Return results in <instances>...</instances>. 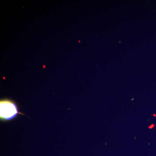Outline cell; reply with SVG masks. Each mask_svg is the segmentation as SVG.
Wrapping results in <instances>:
<instances>
[{
	"label": "cell",
	"instance_id": "6da1fadb",
	"mask_svg": "<svg viewBox=\"0 0 156 156\" xmlns=\"http://www.w3.org/2000/svg\"><path fill=\"white\" fill-rule=\"evenodd\" d=\"M17 105L12 101L4 99L0 102V118L2 121H9L15 118L18 114Z\"/></svg>",
	"mask_w": 156,
	"mask_h": 156
}]
</instances>
